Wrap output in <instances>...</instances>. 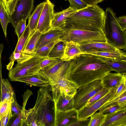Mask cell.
<instances>
[{"mask_svg":"<svg viewBox=\"0 0 126 126\" xmlns=\"http://www.w3.org/2000/svg\"><path fill=\"white\" fill-rule=\"evenodd\" d=\"M113 71L99 57L81 54L70 61L64 77L80 87L97 80H101Z\"/></svg>","mask_w":126,"mask_h":126,"instance_id":"6da1fadb","label":"cell"},{"mask_svg":"<svg viewBox=\"0 0 126 126\" xmlns=\"http://www.w3.org/2000/svg\"><path fill=\"white\" fill-rule=\"evenodd\" d=\"M105 12L103 9L97 4L89 5L70 14L66 20V26L105 32Z\"/></svg>","mask_w":126,"mask_h":126,"instance_id":"7a4b0ae2","label":"cell"},{"mask_svg":"<svg viewBox=\"0 0 126 126\" xmlns=\"http://www.w3.org/2000/svg\"><path fill=\"white\" fill-rule=\"evenodd\" d=\"M49 86L41 87L38 90L36 103L32 108L38 126H55V103Z\"/></svg>","mask_w":126,"mask_h":126,"instance_id":"3957f363","label":"cell"},{"mask_svg":"<svg viewBox=\"0 0 126 126\" xmlns=\"http://www.w3.org/2000/svg\"><path fill=\"white\" fill-rule=\"evenodd\" d=\"M105 32L108 42L118 49L126 50V32L118 24L116 13L111 8L105 11Z\"/></svg>","mask_w":126,"mask_h":126,"instance_id":"277c9868","label":"cell"},{"mask_svg":"<svg viewBox=\"0 0 126 126\" xmlns=\"http://www.w3.org/2000/svg\"><path fill=\"white\" fill-rule=\"evenodd\" d=\"M61 40L65 43L72 41L79 45L100 42L107 43L105 32L103 31L80 30L66 26Z\"/></svg>","mask_w":126,"mask_h":126,"instance_id":"5b68a950","label":"cell"},{"mask_svg":"<svg viewBox=\"0 0 126 126\" xmlns=\"http://www.w3.org/2000/svg\"><path fill=\"white\" fill-rule=\"evenodd\" d=\"M45 58L34 56L28 61L21 64H17L9 70L8 77L13 81L19 78L34 74L38 72L40 64Z\"/></svg>","mask_w":126,"mask_h":126,"instance_id":"8992f818","label":"cell"},{"mask_svg":"<svg viewBox=\"0 0 126 126\" xmlns=\"http://www.w3.org/2000/svg\"><path fill=\"white\" fill-rule=\"evenodd\" d=\"M103 88L101 80L79 87L74 96L75 108L78 110L81 108L89 99Z\"/></svg>","mask_w":126,"mask_h":126,"instance_id":"52a82bcc","label":"cell"},{"mask_svg":"<svg viewBox=\"0 0 126 126\" xmlns=\"http://www.w3.org/2000/svg\"><path fill=\"white\" fill-rule=\"evenodd\" d=\"M50 86L54 101L59 94L62 93L74 97L79 87L74 82L64 77L50 84Z\"/></svg>","mask_w":126,"mask_h":126,"instance_id":"ba28073f","label":"cell"},{"mask_svg":"<svg viewBox=\"0 0 126 126\" xmlns=\"http://www.w3.org/2000/svg\"><path fill=\"white\" fill-rule=\"evenodd\" d=\"M69 61L65 62L60 59L55 64L42 69L39 72L48 80L50 84L64 77Z\"/></svg>","mask_w":126,"mask_h":126,"instance_id":"9c48e42d","label":"cell"},{"mask_svg":"<svg viewBox=\"0 0 126 126\" xmlns=\"http://www.w3.org/2000/svg\"><path fill=\"white\" fill-rule=\"evenodd\" d=\"M54 4L49 0L44 1L36 28V30L42 34L46 32L52 28L51 22L54 13Z\"/></svg>","mask_w":126,"mask_h":126,"instance_id":"30bf717a","label":"cell"},{"mask_svg":"<svg viewBox=\"0 0 126 126\" xmlns=\"http://www.w3.org/2000/svg\"><path fill=\"white\" fill-rule=\"evenodd\" d=\"M34 0H18L15 12L10 16V23L15 28L21 19L27 20L34 8Z\"/></svg>","mask_w":126,"mask_h":126,"instance_id":"8fae6325","label":"cell"},{"mask_svg":"<svg viewBox=\"0 0 126 126\" xmlns=\"http://www.w3.org/2000/svg\"><path fill=\"white\" fill-rule=\"evenodd\" d=\"M116 88H111L105 95L98 100L88 106H84L78 110L79 119H84L90 117L111 99Z\"/></svg>","mask_w":126,"mask_h":126,"instance_id":"7c38bea8","label":"cell"},{"mask_svg":"<svg viewBox=\"0 0 126 126\" xmlns=\"http://www.w3.org/2000/svg\"><path fill=\"white\" fill-rule=\"evenodd\" d=\"M78 119V110L75 108L67 110H56L55 126H69Z\"/></svg>","mask_w":126,"mask_h":126,"instance_id":"4fadbf2b","label":"cell"},{"mask_svg":"<svg viewBox=\"0 0 126 126\" xmlns=\"http://www.w3.org/2000/svg\"><path fill=\"white\" fill-rule=\"evenodd\" d=\"M63 34V30L52 28L46 32L42 34L36 45V51L42 47L54 41L61 40Z\"/></svg>","mask_w":126,"mask_h":126,"instance_id":"5bb4252c","label":"cell"},{"mask_svg":"<svg viewBox=\"0 0 126 126\" xmlns=\"http://www.w3.org/2000/svg\"><path fill=\"white\" fill-rule=\"evenodd\" d=\"M77 10L69 7L59 12L54 13L51 22L52 28L63 30L66 26V20L69 16Z\"/></svg>","mask_w":126,"mask_h":126,"instance_id":"9a60e30c","label":"cell"},{"mask_svg":"<svg viewBox=\"0 0 126 126\" xmlns=\"http://www.w3.org/2000/svg\"><path fill=\"white\" fill-rule=\"evenodd\" d=\"M16 81L25 83L33 86L43 87L50 86V83L43 76L38 72L17 79Z\"/></svg>","mask_w":126,"mask_h":126,"instance_id":"2e32d148","label":"cell"},{"mask_svg":"<svg viewBox=\"0 0 126 126\" xmlns=\"http://www.w3.org/2000/svg\"><path fill=\"white\" fill-rule=\"evenodd\" d=\"M102 126H126V110L107 115Z\"/></svg>","mask_w":126,"mask_h":126,"instance_id":"e0dca14e","label":"cell"},{"mask_svg":"<svg viewBox=\"0 0 126 126\" xmlns=\"http://www.w3.org/2000/svg\"><path fill=\"white\" fill-rule=\"evenodd\" d=\"M124 50L117 49L115 50L105 51H92L82 52L103 57L116 61L126 60V53Z\"/></svg>","mask_w":126,"mask_h":126,"instance_id":"ac0fdd59","label":"cell"},{"mask_svg":"<svg viewBox=\"0 0 126 126\" xmlns=\"http://www.w3.org/2000/svg\"><path fill=\"white\" fill-rule=\"evenodd\" d=\"M55 101L57 111L67 110L75 108L74 97L62 93L59 95Z\"/></svg>","mask_w":126,"mask_h":126,"instance_id":"d6986e66","label":"cell"},{"mask_svg":"<svg viewBox=\"0 0 126 126\" xmlns=\"http://www.w3.org/2000/svg\"><path fill=\"white\" fill-rule=\"evenodd\" d=\"M79 46L82 52V53L85 52L110 51L118 49L108 43H94L79 45Z\"/></svg>","mask_w":126,"mask_h":126,"instance_id":"ffe728a7","label":"cell"},{"mask_svg":"<svg viewBox=\"0 0 126 126\" xmlns=\"http://www.w3.org/2000/svg\"><path fill=\"white\" fill-rule=\"evenodd\" d=\"M44 1L37 5L28 18V22L27 26L28 28L29 32L27 39L36 30L38 20L44 6Z\"/></svg>","mask_w":126,"mask_h":126,"instance_id":"44dd1931","label":"cell"},{"mask_svg":"<svg viewBox=\"0 0 126 126\" xmlns=\"http://www.w3.org/2000/svg\"><path fill=\"white\" fill-rule=\"evenodd\" d=\"M65 43L63 55L60 59L61 60L65 62L69 61L81 54L82 52L78 44L72 41Z\"/></svg>","mask_w":126,"mask_h":126,"instance_id":"7402d4cb","label":"cell"},{"mask_svg":"<svg viewBox=\"0 0 126 126\" xmlns=\"http://www.w3.org/2000/svg\"><path fill=\"white\" fill-rule=\"evenodd\" d=\"M124 74L118 73L109 72L101 80L103 87L109 89L117 88Z\"/></svg>","mask_w":126,"mask_h":126,"instance_id":"603a6c76","label":"cell"},{"mask_svg":"<svg viewBox=\"0 0 126 126\" xmlns=\"http://www.w3.org/2000/svg\"><path fill=\"white\" fill-rule=\"evenodd\" d=\"M42 34L36 30L27 39L22 52L24 53L34 55L35 47Z\"/></svg>","mask_w":126,"mask_h":126,"instance_id":"cb8c5ba5","label":"cell"},{"mask_svg":"<svg viewBox=\"0 0 126 126\" xmlns=\"http://www.w3.org/2000/svg\"><path fill=\"white\" fill-rule=\"evenodd\" d=\"M13 89L7 79H2L1 88L0 102L5 100L10 101L12 102L15 94Z\"/></svg>","mask_w":126,"mask_h":126,"instance_id":"d4e9b609","label":"cell"},{"mask_svg":"<svg viewBox=\"0 0 126 126\" xmlns=\"http://www.w3.org/2000/svg\"><path fill=\"white\" fill-rule=\"evenodd\" d=\"M98 57L111 68L113 71L116 73L126 74V60L116 61L103 57Z\"/></svg>","mask_w":126,"mask_h":126,"instance_id":"484cf974","label":"cell"},{"mask_svg":"<svg viewBox=\"0 0 126 126\" xmlns=\"http://www.w3.org/2000/svg\"><path fill=\"white\" fill-rule=\"evenodd\" d=\"M34 55L24 53L22 52H13L9 58L10 62L6 65V68L8 70L13 68L15 61L17 64L23 63L32 58Z\"/></svg>","mask_w":126,"mask_h":126,"instance_id":"4316f807","label":"cell"},{"mask_svg":"<svg viewBox=\"0 0 126 126\" xmlns=\"http://www.w3.org/2000/svg\"><path fill=\"white\" fill-rule=\"evenodd\" d=\"M126 91V74L123 75L121 81L118 87L116 88L114 94L111 99L102 106L99 111L109 104L114 102H116L121 95Z\"/></svg>","mask_w":126,"mask_h":126,"instance_id":"83f0119b","label":"cell"},{"mask_svg":"<svg viewBox=\"0 0 126 126\" xmlns=\"http://www.w3.org/2000/svg\"><path fill=\"white\" fill-rule=\"evenodd\" d=\"M0 21L5 36L6 38L7 25L10 22V16L2 0H0Z\"/></svg>","mask_w":126,"mask_h":126,"instance_id":"f1b7e54d","label":"cell"},{"mask_svg":"<svg viewBox=\"0 0 126 126\" xmlns=\"http://www.w3.org/2000/svg\"><path fill=\"white\" fill-rule=\"evenodd\" d=\"M66 43L61 40L57 43L50 50L48 57L60 59L63 55Z\"/></svg>","mask_w":126,"mask_h":126,"instance_id":"f546056e","label":"cell"},{"mask_svg":"<svg viewBox=\"0 0 126 126\" xmlns=\"http://www.w3.org/2000/svg\"><path fill=\"white\" fill-rule=\"evenodd\" d=\"M107 115L99 112L95 113L90 117L88 126H102L105 121Z\"/></svg>","mask_w":126,"mask_h":126,"instance_id":"4dcf8cb0","label":"cell"},{"mask_svg":"<svg viewBox=\"0 0 126 126\" xmlns=\"http://www.w3.org/2000/svg\"><path fill=\"white\" fill-rule=\"evenodd\" d=\"M61 40L60 39L55 41L42 47L36 51L34 56L42 58L48 57L50 50L54 46Z\"/></svg>","mask_w":126,"mask_h":126,"instance_id":"1f68e13d","label":"cell"},{"mask_svg":"<svg viewBox=\"0 0 126 126\" xmlns=\"http://www.w3.org/2000/svg\"><path fill=\"white\" fill-rule=\"evenodd\" d=\"M29 32L28 28L26 26L25 31L20 38L18 39L17 45L13 52H22L28 38Z\"/></svg>","mask_w":126,"mask_h":126,"instance_id":"d6a6232c","label":"cell"},{"mask_svg":"<svg viewBox=\"0 0 126 126\" xmlns=\"http://www.w3.org/2000/svg\"><path fill=\"white\" fill-rule=\"evenodd\" d=\"M123 110H126V108H123L120 106L116 102H113L104 108L99 111L103 114L108 115L115 113Z\"/></svg>","mask_w":126,"mask_h":126,"instance_id":"836d02e7","label":"cell"},{"mask_svg":"<svg viewBox=\"0 0 126 126\" xmlns=\"http://www.w3.org/2000/svg\"><path fill=\"white\" fill-rule=\"evenodd\" d=\"M110 89L103 87L101 90L89 99L84 106H88L98 100L105 95Z\"/></svg>","mask_w":126,"mask_h":126,"instance_id":"e575fe53","label":"cell"},{"mask_svg":"<svg viewBox=\"0 0 126 126\" xmlns=\"http://www.w3.org/2000/svg\"><path fill=\"white\" fill-rule=\"evenodd\" d=\"M4 7L10 16L15 12L18 0H2Z\"/></svg>","mask_w":126,"mask_h":126,"instance_id":"d590c367","label":"cell"},{"mask_svg":"<svg viewBox=\"0 0 126 126\" xmlns=\"http://www.w3.org/2000/svg\"><path fill=\"white\" fill-rule=\"evenodd\" d=\"M69 4V7L77 11L83 9L89 5L83 0H68Z\"/></svg>","mask_w":126,"mask_h":126,"instance_id":"8d00e7d4","label":"cell"},{"mask_svg":"<svg viewBox=\"0 0 126 126\" xmlns=\"http://www.w3.org/2000/svg\"><path fill=\"white\" fill-rule=\"evenodd\" d=\"M60 59L48 57L44 58L40 63V70L54 65L57 63Z\"/></svg>","mask_w":126,"mask_h":126,"instance_id":"74e56055","label":"cell"},{"mask_svg":"<svg viewBox=\"0 0 126 126\" xmlns=\"http://www.w3.org/2000/svg\"><path fill=\"white\" fill-rule=\"evenodd\" d=\"M12 102L5 100L0 102V118L6 114L11 108Z\"/></svg>","mask_w":126,"mask_h":126,"instance_id":"f35d334b","label":"cell"},{"mask_svg":"<svg viewBox=\"0 0 126 126\" xmlns=\"http://www.w3.org/2000/svg\"><path fill=\"white\" fill-rule=\"evenodd\" d=\"M26 20L21 19L17 23L15 28V31L19 39L23 33L26 28Z\"/></svg>","mask_w":126,"mask_h":126,"instance_id":"ab89813d","label":"cell"},{"mask_svg":"<svg viewBox=\"0 0 126 126\" xmlns=\"http://www.w3.org/2000/svg\"><path fill=\"white\" fill-rule=\"evenodd\" d=\"M22 108V106L17 102L15 94L14 100L12 102L11 106V110L13 117L17 116L21 111Z\"/></svg>","mask_w":126,"mask_h":126,"instance_id":"60d3db41","label":"cell"},{"mask_svg":"<svg viewBox=\"0 0 126 126\" xmlns=\"http://www.w3.org/2000/svg\"><path fill=\"white\" fill-rule=\"evenodd\" d=\"M13 117L11 108L5 115L0 118V126H5L7 125L11 118Z\"/></svg>","mask_w":126,"mask_h":126,"instance_id":"b9f144b4","label":"cell"},{"mask_svg":"<svg viewBox=\"0 0 126 126\" xmlns=\"http://www.w3.org/2000/svg\"><path fill=\"white\" fill-rule=\"evenodd\" d=\"M33 94L31 91L27 89L23 95H22L23 102L22 106V111L23 112H24V110L25 109L26 104L29 98Z\"/></svg>","mask_w":126,"mask_h":126,"instance_id":"7bdbcfd3","label":"cell"},{"mask_svg":"<svg viewBox=\"0 0 126 126\" xmlns=\"http://www.w3.org/2000/svg\"><path fill=\"white\" fill-rule=\"evenodd\" d=\"M90 119H78L75 122L70 124L69 126H88L90 122Z\"/></svg>","mask_w":126,"mask_h":126,"instance_id":"ee69618b","label":"cell"},{"mask_svg":"<svg viewBox=\"0 0 126 126\" xmlns=\"http://www.w3.org/2000/svg\"><path fill=\"white\" fill-rule=\"evenodd\" d=\"M116 102L121 107L126 108V91L121 95Z\"/></svg>","mask_w":126,"mask_h":126,"instance_id":"f6af8a7d","label":"cell"},{"mask_svg":"<svg viewBox=\"0 0 126 126\" xmlns=\"http://www.w3.org/2000/svg\"><path fill=\"white\" fill-rule=\"evenodd\" d=\"M117 21L121 29L124 31L126 30V15L117 17Z\"/></svg>","mask_w":126,"mask_h":126,"instance_id":"bcb514c9","label":"cell"},{"mask_svg":"<svg viewBox=\"0 0 126 126\" xmlns=\"http://www.w3.org/2000/svg\"><path fill=\"white\" fill-rule=\"evenodd\" d=\"M23 112L21 111L17 116L15 120L10 125L11 126H20L23 117Z\"/></svg>","mask_w":126,"mask_h":126,"instance_id":"7dc6e473","label":"cell"},{"mask_svg":"<svg viewBox=\"0 0 126 126\" xmlns=\"http://www.w3.org/2000/svg\"><path fill=\"white\" fill-rule=\"evenodd\" d=\"M88 5L96 4L105 0H83Z\"/></svg>","mask_w":126,"mask_h":126,"instance_id":"c3c4849f","label":"cell"},{"mask_svg":"<svg viewBox=\"0 0 126 126\" xmlns=\"http://www.w3.org/2000/svg\"><path fill=\"white\" fill-rule=\"evenodd\" d=\"M1 57H0V101L1 95V85L2 79V64Z\"/></svg>","mask_w":126,"mask_h":126,"instance_id":"681fc988","label":"cell"},{"mask_svg":"<svg viewBox=\"0 0 126 126\" xmlns=\"http://www.w3.org/2000/svg\"><path fill=\"white\" fill-rule=\"evenodd\" d=\"M4 48V46L2 43H0V57L1 56V55Z\"/></svg>","mask_w":126,"mask_h":126,"instance_id":"f907efd6","label":"cell"}]
</instances>
